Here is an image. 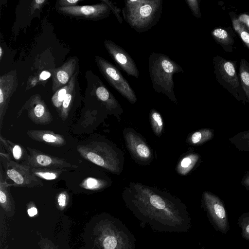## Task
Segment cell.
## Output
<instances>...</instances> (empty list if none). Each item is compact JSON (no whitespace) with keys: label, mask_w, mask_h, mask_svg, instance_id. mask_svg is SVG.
I'll use <instances>...</instances> for the list:
<instances>
[{"label":"cell","mask_w":249,"mask_h":249,"mask_svg":"<svg viewBox=\"0 0 249 249\" xmlns=\"http://www.w3.org/2000/svg\"><path fill=\"white\" fill-rule=\"evenodd\" d=\"M126 207L140 222L159 232L189 231L191 218L186 206L169 192L139 182H130L124 189Z\"/></svg>","instance_id":"1"},{"label":"cell","mask_w":249,"mask_h":249,"mask_svg":"<svg viewBox=\"0 0 249 249\" xmlns=\"http://www.w3.org/2000/svg\"><path fill=\"white\" fill-rule=\"evenodd\" d=\"M83 249H135L136 239L119 218L102 213L85 225Z\"/></svg>","instance_id":"2"},{"label":"cell","mask_w":249,"mask_h":249,"mask_svg":"<svg viewBox=\"0 0 249 249\" xmlns=\"http://www.w3.org/2000/svg\"><path fill=\"white\" fill-rule=\"evenodd\" d=\"M148 71L156 92L162 93L176 104L173 76L183 72L182 67L167 55L153 52L148 59Z\"/></svg>","instance_id":"3"},{"label":"cell","mask_w":249,"mask_h":249,"mask_svg":"<svg viewBox=\"0 0 249 249\" xmlns=\"http://www.w3.org/2000/svg\"><path fill=\"white\" fill-rule=\"evenodd\" d=\"M162 3V0H125L123 18L137 32L147 31L159 21Z\"/></svg>","instance_id":"4"},{"label":"cell","mask_w":249,"mask_h":249,"mask_svg":"<svg viewBox=\"0 0 249 249\" xmlns=\"http://www.w3.org/2000/svg\"><path fill=\"white\" fill-rule=\"evenodd\" d=\"M77 149L84 158L113 174L119 175L123 170L124 153L110 142L94 141Z\"/></svg>","instance_id":"5"},{"label":"cell","mask_w":249,"mask_h":249,"mask_svg":"<svg viewBox=\"0 0 249 249\" xmlns=\"http://www.w3.org/2000/svg\"><path fill=\"white\" fill-rule=\"evenodd\" d=\"M214 73L218 83L238 100H245L235 61L218 55L213 58Z\"/></svg>","instance_id":"6"},{"label":"cell","mask_w":249,"mask_h":249,"mask_svg":"<svg viewBox=\"0 0 249 249\" xmlns=\"http://www.w3.org/2000/svg\"><path fill=\"white\" fill-rule=\"evenodd\" d=\"M95 61L99 71L109 84L129 103H136L137 98L134 91L117 68L100 56H95Z\"/></svg>","instance_id":"7"},{"label":"cell","mask_w":249,"mask_h":249,"mask_svg":"<svg viewBox=\"0 0 249 249\" xmlns=\"http://www.w3.org/2000/svg\"><path fill=\"white\" fill-rule=\"evenodd\" d=\"M1 157L7 176L14 182L13 186L28 188L43 186V182L32 173V168L27 164H20L10 160L2 153Z\"/></svg>","instance_id":"8"},{"label":"cell","mask_w":249,"mask_h":249,"mask_svg":"<svg viewBox=\"0 0 249 249\" xmlns=\"http://www.w3.org/2000/svg\"><path fill=\"white\" fill-rule=\"evenodd\" d=\"M123 135L126 147L135 161L141 165L149 164L153 159V155L142 136L131 128H124Z\"/></svg>","instance_id":"9"},{"label":"cell","mask_w":249,"mask_h":249,"mask_svg":"<svg viewBox=\"0 0 249 249\" xmlns=\"http://www.w3.org/2000/svg\"><path fill=\"white\" fill-rule=\"evenodd\" d=\"M202 206L207 216L214 229L222 234L230 230V224L226 209L217 198L208 193L203 196Z\"/></svg>","instance_id":"10"},{"label":"cell","mask_w":249,"mask_h":249,"mask_svg":"<svg viewBox=\"0 0 249 249\" xmlns=\"http://www.w3.org/2000/svg\"><path fill=\"white\" fill-rule=\"evenodd\" d=\"M56 9L58 13L68 16L93 20L103 19L111 12L108 5L101 0L100 3L93 5L57 7Z\"/></svg>","instance_id":"11"},{"label":"cell","mask_w":249,"mask_h":249,"mask_svg":"<svg viewBox=\"0 0 249 249\" xmlns=\"http://www.w3.org/2000/svg\"><path fill=\"white\" fill-rule=\"evenodd\" d=\"M29 154L25 162L32 168H42L54 170H63L77 167L64 159L41 153L38 151L27 147Z\"/></svg>","instance_id":"12"},{"label":"cell","mask_w":249,"mask_h":249,"mask_svg":"<svg viewBox=\"0 0 249 249\" xmlns=\"http://www.w3.org/2000/svg\"><path fill=\"white\" fill-rule=\"evenodd\" d=\"M104 44L110 56L122 70L128 76L139 78V71L135 62L125 50L110 40H105Z\"/></svg>","instance_id":"13"},{"label":"cell","mask_w":249,"mask_h":249,"mask_svg":"<svg viewBox=\"0 0 249 249\" xmlns=\"http://www.w3.org/2000/svg\"><path fill=\"white\" fill-rule=\"evenodd\" d=\"M94 79L93 88L92 90L94 95L106 108L107 111L110 114L114 115L120 121V116L124 111L119 102L98 77L94 75Z\"/></svg>","instance_id":"14"},{"label":"cell","mask_w":249,"mask_h":249,"mask_svg":"<svg viewBox=\"0 0 249 249\" xmlns=\"http://www.w3.org/2000/svg\"><path fill=\"white\" fill-rule=\"evenodd\" d=\"M18 85L16 70L0 76V126L8 107L9 102Z\"/></svg>","instance_id":"15"},{"label":"cell","mask_w":249,"mask_h":249,"mask_svg":"<svg viewBox=\"0 0 249 249\" xmlns=\"http://www.w3.org/2000/svg\"><path fill=\"white\" fill-rule=\"evenodd\" d=\"M78 70V59L76 56L70 58L61 67L52 70L53 92L54 93L67 85Z\"/></svg>","instance_id":"16"},{"label":"cell","mask_w":249,"mask_h":249,"mask_svg":"<svg viewBox=\"0 0 249 249\" xmlns=\"http://www.w3.org/2000/svg\"><path fill=\"white\" fill-rule=\"evenodd\" d=\"M22 109L27 110L29 117L35 123L46 124L52 121V115L46 104L38 94L32 95L26 101Z\"/></svg>","instance_id":"17"},{"label":"cell","mask_w":249,"mask_h":249,"mask_svg":"<svg viewBox=\"0 0 249 249\" xmlns=\"http://www.w3.org/2000/svg\"><path fill=\"white\" fill-rule=\"evenodd\" d=\"M78 72L79 70L76 71L69 83L68 89L60 108V115L64 119L67 117L74 100L79 93Z\"/></svg>","instance_id":"18"},{"label":"cell","mask_w":249,"mask_h":249,"mask_svg":"<svg viewBox=\"0 0 249 249\" xmlns=\"http://www.w3.org/2000/svg\"><path fill=\"white\" fill-rule=\"evenodd\" d=\"M11 185L2 179L0 175V205L5 214L12 217L16 212V206L9 186Z\"/></svg>","instance_id":"19"},{"label":"cell","mask_w":249,"mask_h":249,"mask_svg":"<svg viewBox=\"0 0 249 249\" xmlns=\"http://www.w3.org/2000/svg\"><path fill=\"white\" fill-rule=\"evenodd\" d=\"M32 139L46 142L53 146H62L66 143L62 136L48 130H34L27 132Z\"/></svg>","instance_id":"20"},{"label":"cell","mask_w":249,"mask_h":249,"mask_svg":"<svg viewBox=\"0 0 249 249\" xmlns=\"http://www.w3.org/2000/svg\"><path fill=\"white\" fill-rule=\"evenodd\" d=\"M231 31L227 29L217 28L211 32V35L214 41L227 52H233L234 44L233 36Z\"/></svg>","instance_id":"21"},{"label":"cell","mask_w":249,"mask_h":249,"mask_svg":"<svg viewBox=\"0 0 249 249\" xmlns=\"http://www.w3.org/2000/svg\"><path fill=\"white\" fill-rule=\"evenodd\" d=\"M198 156L194 153H186L179 160L176 171L180 175H187L193 169L198 160Z\"/></svg>","instance_id":"22"},{"label":"cell","mask_w":249,"mask_h":249,"mask_svg":"<svg viewBox=\"0 0 249 249\" xmlns=\"http://www.w3.org/2000/svg\"><path fill=\"white\" fill-rule=\"evenodd\" d=\"M229 15L234 30L249 49V26L240 21L232 12H230Z\"/></svg>","instance_id":"23"},{"label":"cell","mask_w":249,"mask_h":249,"mask_svg":"<svg viewBox=\"0 0 249 249\" xmlns=\"http://www.w3.org/2000/svg\"><path fill=\"white\" fill-rule=\"evenodd\" d=\"M239 75L242 88L249 101V62L245 58L240 61Z\"/></svg>","instance_id":"24"},{"label":"cell","mask_w":249,"mask_h":249,"mask_svg":"<svg viewBox=\"0 0 249 249\" xmlns=\"http://www.w3.org/2000/svg\"><path fill=\"white\" fill-rule=\"evenodd\" d=\"M149 118L153 132L157 136H160L163 132L164 123L160 114L155 109H152Z\"/></svg>","instance_id":"25"},{"label":"cell","mask_w":249,"mask_h":249,"mask_svg":"<svg viewBox=\"0 0 249 249\" xmlns=\"http://www.w3.org/2000/svg\"><path fill=\"white\" fill-rule=\"evenodd\" d=\"M108 185H110V182L108 180L93 178H87L82 184L83 188L91 190L104 189Z\"/></svg>","instance_id":"26"},{"label":"cell","mask_w":249,"mask_h":249,"mask_svg":"<svg viewBox=\"0 0 249 249\" xmlns=\"http://www.w3.org/2000/svg\"><path fill=\"white\" fill-rule=\"evenodd\" d=\"M63 170H54L42 168H32V173L37 177L46 180H53L58 178Z\"/></svg>","instance_id":"27"},{"label":"cell","mask_w":249,"mask_h":249,"mask_svg":"<svg viewBox=\"0 0 249 249\" xmlns=\"http://www.w3.org/2000/svg\"><path fill=\"white\" fill-rule=\"evenodd\" d=\"M237 224L240 228L242 238L249 241V213L241 214L237 220Z\"/></svg>","instance_id":"28"},{"label":"cell","mask_w":249,"mask_h":249,"mask_svg":"<svg viewBox=\"0 0 249 249\" xmlns=\"http://www.w3.org/2000/svg\"><path fill=\"white\" fill-rule=\"evenodd\" d=\"M68 87L69 84L59 89L54 93L52 98L53 105L58 109H60L61 107L68 89Z\"/></svg>","instance_id":"29"},{"label":"cell","mask_w":249,"mask_h":249,"mask_svg":"<svg viewBox=\"0 0 249 249\" xmlns=\"http://www.w3.org/2000/svg\"><path fill=\"white\" fill-rule=\"evenodd\" d=\"M209 137L208 131L207 130L204 131H198L193 133L186 140V142L192 144H197L203 142Z\"/></svg>","instance_id":"30"},{"label":"cell","mask_w":249,"mask_h":249,"mask_svg":"<svg viewBox=\"0 0 249 249\" xmlns=\"http://www.w3.org/2000/svg\"><path fill=\"white\" fill-rule=\"evenodd\" d=\"M188 7L191 10L193 15L197 18H201V14L200 10L199 0H185Z\"/></svg>","instance_id":"31"},{"label":"cell","mask_w":249,"mask_h":249,"mask_svg":"<svg viewBox=\"0 0 249 249\" xmlns=\"http://www.w3.org/2000/svg\"><path fill=\"white\" fill-rule=\"evenodd\" d=\"M103 2H105L109 7L111 11L116 17L117 20L120 24L123 23V18L121 16V13L122 12L121 9L117 6L115 3L112 1L108 0H101Z\"/></svg>","instance_id":"32"},{"label":"cell","mask_w":249,"mask_h":249,"mask_svg":"<svg viewBox=\"0 0 249 249\" xmlns=\"http://www.w3.org/2000/svg\"><path fill=\"white\" fill-rule=\"evenodd\" d=\"M69 200V197L65 192L60 193L57 198V203L58 208L61 210H64L67 206Z\"/></svg>","instance_id":"33"},{"label":"cell","mask_w":249,"mask_h":249,"mask_svg":"<svg viewBox=\"0 0 249 249\" xmlns=\"http://www.w3.org/2000/svg\"><path fill=\"white\" fill-rule=\"evenodd\" d=\"M38 245L40 249H60L53 241L46 238H41Z\"/></svg>","instance_id":"34"},{"label":"cell","mask_w":249,"mask_h":249,"mask_svg":"<svg viewBox=\"0 0 249 249\" xmlns=\"http://www.w3.org/2000/svg\"><path fill=\"white\" fill-rule=\"evenodd\" d=\"M81 0H60L57 1L56 6L61 7H68L76 6Z\"/></svg>","instance_id":"35"},{"label":"cell","mask_w":249,"mask_h":249,"mask_svg":"<svg viewBox=\"0 0 249 249\" xmlns=\"http://www.w3.org/2000/svg\"><path fill=\"white\" fill-rule=\"evenodd\" d=\"M47 2L46 0H35L32 2L31 12L33 14L36 10L42 8L45 3Z\"/></svg>","instance_id":"36"},{"label":"cell","mask_w":249,"mask_h":249,"mask_svg":"<svg viewBox=\"0 0 249 249\" xmlns=\"http://www.w3.org/2000/svg\"><path fill=\"white\" fill-rule=\"evenodd\" d=\"M12 152L15 159L18 160L21 158L22 150L20 145L15 144L12 148Z\"/></svg>","instance_id":"37"},{"label":"cell","mask_w":249,"mask_h":249,"mask_svg":"<svg viewBox=\"0 0 249 249\" xmlns=\"http://www.w3.org/2000/svg\"><path fill=\"white\" fill-rule=\"evenodd\" d=\"M28 214L30 217H33L37 213V210L35 207H31L27 210Z\"/></svg>","instance_id":"38"},{"label":"cell","mask_w":249,"mask_h":249,"mask_svg":"<svg viewBox=\"0 0 249 249\" xmlns=\"http://www.w3.org/2000/svg\"><path fill=\"white\" fill-rule=\"evenodd\" d=\"M52 75V73L48 71H43L39 75L40 79L42 80H46Z\"/></svg>","instance_id":"39"},{"label":"cell","mask_w":249,"mask_h":249,"mask_svg":"<svg viewBox=\"0 0 249 249\" xmlns=\"http://www.w3.org/2000/svg\"><path fill=\"white\" fill-rule=\"evenodd\" d=\"M238 18L240 21L249 26V16L243 15L238 17Z\"/></svg>","instance_id":"40"},{"label":"cell","mask_w":249,"mask_h":249,"mask_svg":"<svg viewBox=\"0 0 249 249\" xmlns=\"http://www.w3.org/2000/svg\"><path fill=\"white\" fill-rule=\"evenodd\" d=\"M2 49L1 46H0V60H1L2 59Z\"/></svg>","instance_id":"41"}]
</instances>
